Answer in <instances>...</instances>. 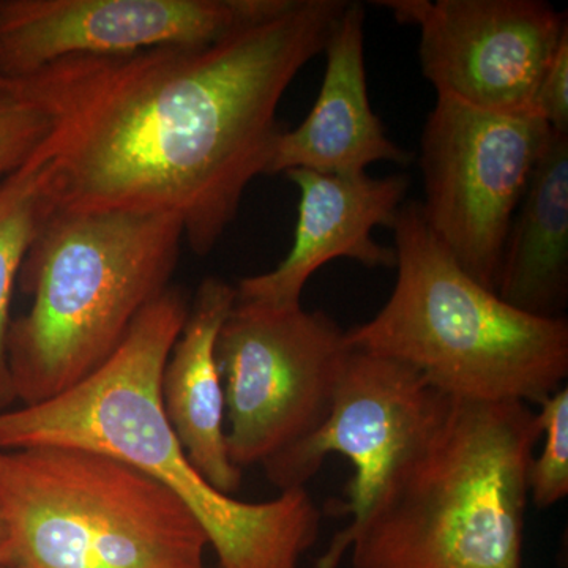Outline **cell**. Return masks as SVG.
Here are the masks:
<instances>
[{
	"label": "cell",
	"instance_id": "cell-1",
	"mask_svg": "<svg viewBox=\"0 0 568 568\" xmlns=\"http://www.w3.org/2000/svg\"><path fill=\"white\" fill-rule=\"evenodd\" d=\"M346 0H295L222 40L125 54L70 55L0 92L47 119L58 211L175 216L207 256L267 174L284 93L324 51Z\"/></svg>",
	"mask_w": 568,
	"mask_h": 568
},
{
	"label": "cell",
	"instance_id": "cell-2",
	"mask_svg": "<svg viewBox=\"0 0 568 568\" xmlns=\"http://www.w3.org/2000/svg\"><path fill=\"white\" fill-rule=\"evenodd\" d=\"M192 298L171 284L134 321L106 364L70 390L0 413V448L69 446L126 463L192 510L219 568H301L323 511L305 488L268 503L223 495L196 469L164 416L160 383Z\"/></svg>",
	"mask_w": 568,
	"mask_h": 568
},
{
	"label": "cell",
	"instance_id": "cell-3",
	"mask_svg": "<svg viewBox=\"0 0 568 568\" xmlns=\"http://www.w3.org/2000/svg\"><path fill=\"white\" fill-rule=\"evenodd\" d=\"M538 414L519 402L452 399L361 521L315 568H523Z\"/></svg>",
	"mask_w": 568,
	"mask_h": 568
},
{
	"label": "cell",
	"instance_id": "cell-4",
	"mask_svg": "<svg viewBox=\"0 0 568 568\" xmlns=\"http://www.w3.org/2000/svg\"><path fill=\"white\" fill-rule=\"evenodd\" d=\"M183 242L175 216L55 211L18 276L32 297L7 338L18 402L40 405L106 364L171 286Z\"/></svg>",
	"mask_w": 568,
	"mask_h": 568
},
{
	"label": "cell",
	"instance_id": "cell-5",
	"mask_svg": "<svg viewBox=\"0 0 568 568\" xmlns=\"http://www.w3.org/2000/svg\"><path fill=\"white\" fill-rule=\"evenodd\" d=\"M396 282L349 346L413 366L432 386L465 402L537 403L568 376L566 317L515 308L474 280L406 201L394 226Z\"/></svg>",
	"mask_w": 568,
	"mask_h": 568
},
{
	"label": "cell",
	"instance_id": "cell-6",
	"mask_svg": "<svg viewBox=\"0 0 568 568\" xmlns=\"http://www.w3.org/2000/svg\"><path fill=\"white\" fill-rule=\"evenodd\" d=\"M0 568H205L209 537L174 493L88 448H0Z\"/></svg>",
	"mask_w": 568,
	"mask_h": 568
},
{
	"label": "cell",
	"instance_id": "cell-7",
	"mask_svg": "<svg viewBox=\"0 0 568 568\" xmlns=\"http://www.w3.org/2000/svg\"><path fill=\"white\" fill-rule=\"evenodd\" d=\"M351 346L324 312L235 301L216 339L231 463L263 466L331 414Z\"/></svg>",
	"mask_w": 568,
	"mask_h": 568
},
{
	"label": "cell",
	"instance_id": "cell-8",
	"mask_svg": "<svg viewBox=\"0 0 568 568\" xmlns=\"http://www.w3.org/2000/svg\"><path fill=\"white\" fill-rule=\"evenodd\" d=\"M552 134L536 115L478 110L444 97L426 118L422 212L467 274L495 293L508 230Z\"/></svg>",
	"mask_w": 568,
	"mask_h": 568
},
{
	"label": "cell",
	"instance_id": "cell-9",
	"mask_svg": "<svg viewBox=\"0 0 568 568\" xmlns=\"http://www.w3.org/2000/svg\"><path fill=\"white\" fill-rule=\"evenodd\" d=\"M420 32L422 73L437 97L478 110L530 114L567 13L541 0H379Z\"/></svg>",
	"mask_w": 568,
	"mask_h": 568
},
{
	"label": "cell",
	"instance_id": "cell-10",
	"mask_svg": "<svg viewBox=\"0 0 568 568\" xmlns=\"http://www.w3.org/2000/svg\"><path fill=\"white\" fill-rule=\"evenodd\" d=\"M452 399L413 366L351 346L323 426L268 459L265 477L280 491L305 488L328 455H343L353 463L354 476L339 514L355 525L396 467L443 420Z\"/></svg>",
	"mask_w": 568,
	"mask_h": 568
},
{
	"label": "cell",
	"instance_id": "cell-11",
	"mask_svg": "<svg viewBox=\"0 0 568 568\" xmlns=\"http://www.w3.org/2000/svg\"><path fill=\"white\" fill-rule=\"evenodd\" d=\"M295 0H0V77L70 55L125 54L222 40Z\"/></svg>",
	"mask_w": 568,
	"mask_h": 568
},
{
	"label": "cell",
	"instance_id": "cell-12",
	"mask_svg": "<svg viewBox=\"0 0 568 568\" xmlns=\"http://www.w3.org/2000/svg\"><path fill=\"white\" fill-rule=\"evenodd\" d=\"M284 175L301 192L293 246L274 271L242 278L235 301L274 308L301 305L306 282L339 257L368 268L395 267L394 246L379 244L373 231L394 226L410 185L406 174L377 179L291 170Z\"/></svg>",
	"mask_w": 568,
	"mask_h": 568
},
{
	"label": "cell",
	"instance_id": "cell-13",
	"mask_svg": "<svg viewBox=\"0 0 568 568\" xmlns=\"http://www.w3.org/2000/svg\"><path fill=\"white\" fill-rule=\"evenodd\" d=\"M320 95L297 129L276 140L267 175L291 170L361 175L375 163L407 166L413 155L388 138L366 88L365 7L347 2L324 48Z\"/></svg>",
	"mask_w": 568,
	"mask_h": 568
},
{
	"label": "cell",
	"instance_id": "cell-14",
	"mask_svg": "<svg viewBox=\"0 0 568 568\" xmlns=\"http://www.w3.org/2000/svg\"><path fill=\"white\" fill-rule=\"evenodd\" d=\"M235 298L233 284L216 276L203 280L160 383L164 416L183 452L194 469L226 496L239 491L244 473L227 455L216 339Z\"/></svg>",
	"mask_w": 568,
	"mask_h": 568
},
{
	"label": "cell",
	"instance_id": "cell-15",
	"mask_svg": "<svg viewBox=\"0 0 568 568\" xmlns=\"http://www.w3.org/2000/svg\"><path fill=\"white\" fill-rule=\"evenodd\" d=\"M496 294L540 317L568 302V134H552L504 244Z\"/></svg>",
	"mask_w": 568,
	"mask_h": 568
},
{
	"label": "cell",
	"instance_id": "cell-16",
	"mask_svg": "<svg viewBox=\"0 0 568 568\" xmlns=\"http://www.w3.org/2000/svg\"><path fill=\"white\" fill-rule=\"evenodd\" d=\"M58 211L47 163L31 162L0 181V413L18 402L7 353L10 304L22 263Z\"/></svg>",
	"mask_w": 568,
	"mask_h": 568
},
{
	"label": "cell",
	"instance_id": "cell-17",
	"mask_svg": "<svg viewBox=\"0 0 568 568\" xmlns=\"http://www.w3.org/2000/svg\"><path fill=\"white\" fill-rule=\"evenodd\" d=\"M538 424L544 436L540 457L532 459L529 497L540 508L568 495V388L562 386L540 403Z\"/></svg>",
	"mask_w": 568,
	"mask_h": 568
},
{
	"label": "cell",
	"instance_id": "cell-18",
	"mask_svg": "<svg viewBox=\"0 0 568 568\" xmlns=\"http://www.w3.org/2000/svg\"><path fill=\"white\" fill-rule=\"evenodd\" d=\"M48 129L47 119L36 108L0 92V179L31 160Z\"/></svg>",
	"mask_w": 568,
	"mask_h": 568
},
{
	"label": "cell",
	"instance_id": "cell-19",
	"mask_svg": "<svg viewBox=\"0 0 568 568\" xmlns=\"http://www.w3.org/2000/svg\"><path fill=\"white\" fill-rule=\"evenodd\" d=\"M530 114L556 133L568 134V33L538 82Z\"/></svg>",
	"mask_w": 568,
	"mask_h": 568
},
{
	"label": "cell",
	"instance_id": "cell-20",
	"mask_svg": "<svg viewBox=\"0 0 568 568\" xmlns=\"http://www.w3.org/2000/svg\"><path fill=\"white\" fill-rule=\"evenodd\" d=\"M6 537V526H3L2 518H0V541Z\"/></svg>",
	"mask_w": 568,
	"mask_h": 568
}]
</instances>
